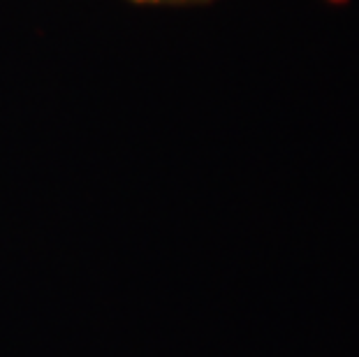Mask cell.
<instances>
[{
    "label": "cell",
    "instance_id": "cell-1",
    "mask_svg": "<svg viewBox=\"0 0 359 357\" xmlns=\"http://www.w3.org/2000/svg\"><path fill=\"white\" fill-rule=\"evenodd\" d=\"M144 5H186V3H200V0H135Z\"/></svg>",
    "mask_w": 359,
    "mask_h": 357
}]
</instances>
